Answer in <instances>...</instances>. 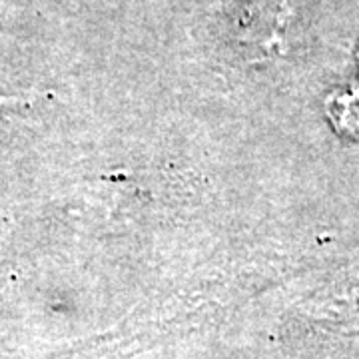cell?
Wrapping results in <instances>:
<instances>
[{
	"mask_svg": "<svg viewBox=\"0 0 359 359\" xmlns=\"http://www.w3.org/2000/svg\"><path fill=\"white\" fill-rule=\"evenodd\" d=\"M330 116L347 136H359V88L346 90L335 96L330 104Z\"/></svg>",
	"mask_w": 359,
	"mask_h": 359,
	"instance_id": "6da1fadb",
	"label": "cell"
}]
</instances>
